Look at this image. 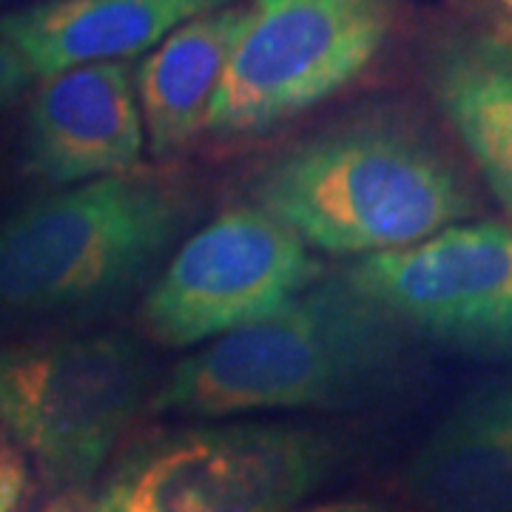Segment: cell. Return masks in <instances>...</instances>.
<instances>
[{"instance_id": "obj_1", "label": "cell", "mask_w": 512, "mask_h": 512, "mask_svg": "<svg viewBox=\"0 0 512 512\" xmlns=\"http://www.w3.org/2000/svg\"><path fill=\"white\" fill-rule=\"evenodd\" d=\"M254 197L305 245L362 259L413 248L473 214L450 160L396 123L336 128L291 148L259 174Z\"/></svg>"}, {"instance_id": "obj_2", "label": "cell", "mask_w": 512, "mask_h": 512, "mask_svg": "<svg viewBox=\"0 0 512 512\" xmlns=\"http://www.w3.org/2000/svg\"><path fill=\"white\" fill-rule=\"evenodd\" d=\"M396 350L399 325L348 279L313 282L288 308L185 356L148 407L220 419L350 402L382 379Z\"/></svg>"}, {"instance_id": "obj_3", "label": "cell", "mask_w": 512, "mask_h": 512, "mask_svg": "<svg viewBox=\"0 0 512 512\" xmlns=\"http://www.w3.org/2000/svg\"><path fill=\"white\" fill-rule=\"evenodd\" d=\"M183 183L128 171L80 183L0 225V311L52 313L128 291L180 237Z\"/></svg>"}, {"instance_id": "obj_4", "label": "cell", "mask_w": 512, "mask_h": 512, "mask_svg": "<svg viewBox=\"0 0 512 512\" xmlns=\"http://www.w3.org/2000/svg\"><path fill=\"white\" fill-rule=\"evenodd\" d=\"M333 447L288 424H214L134 447L60 512H288L322 484Z\"/></svg>"}, {"instance_id": "obj_5", "label": "cell", "mask_w": 512, "mask_h": 512, "mask_svg": "<svg viewBox=\"0 0 512 512\" xmlns=\"http://www.w3.org/2000/svg\"><path fill=\"white\" fill-rule=\"evenodd\" d=\"M148 362L126 336L0 348V433L49 487L80 493L146 407Z\"/></svg>"}, {"instance_id": "obj_6", "label": "cell", "mask_w": 512, "mask_h": 512, "mask_svg": "<svg viewBox=\"0 0 512 512\" xmlns=\"http://www.w3.org/2000/svg\"><path fill=\"white\" fill-rule=\"evenodd\" d=\"M390 0H251L205 131L234 140L288 123L376 60Z\"/></svg>"}, {"instance_id": "obj_7", "label": "cell", "mask_w": 512, "mask_h": 512, "mask_svg": "<svg viewBox=\"0 0 512 512\" xmlns=\"http://www.w3.org/2000/svg\"><path fill=\"white\" fill-rule=\"evenodd\" d=\"M319 282V262L285 222L242 205L185 239L148 293V333L168 348H202L288 308Z\"/></svg>"}, {"instance_id": "obj_8", "label": "cell", "mask_w": 512, "mask_h": 512, "mask_svg": "<svg viewBox=\"0 0 512 512\" xmlns=\"http://www.w3.org/2000/svg\"><path fill=\"white\" fill-rule=\"evenodd\" d=\"M350 285L399 328L512 356V222H458L413 248L359 259Z\"/></svg>"}, {"instance_id": "obj_9", "label": "cell", "mask_w": 512, "mask_h": 512, "mask_svg": "<svg viewBox=\"0 0 512 512\" xmlns=\"http://www.w3.org/2000/svg\"><path fill=\"white\" fill-rule=\"evenodd\" d=\"M146 148L143 114L126 63H92L37 80L26 163L52 185L134 171Z\"/></svg>"}, {"instance_id": "obj_10", "label": "cell", "mask_w": 512, "mask_h": 512, "mask_svg": "<svg viewBox=\"0 0 512 512\" xmlns=\"http://www.w3.org/2000/svg\"><path fill=\"white\" fill-rule=\"evenodd\" d=\"M231 0H43L0 18L35 80L92 63H123L163 43L174 29Z\"/></svg>"}, {"instance_id": "obj_11", "label": "cell", "mask_w": 512, "mask_h": 512, "mask_svg": "<svg viewBox=\"0 0 512 512\" xmlns=\"http://www.w3.org/2000/svg\"><path fill=\"white\" fill-rule=\"evenodd\" d=\"M424 512H512V379L461 396L407 467Z\"/></svg>"}, {"instance_id": "obj_12", "label": "cell", "mask_w": 512, "mask_h": 512, "mask_svg": "<svg viewBox=\"0 0 512 512\" xmlns=\"http://www.w3.org/2000/svg\"><path fill=\"white\" fill-rule=\"evenodd\" d=\"M245 6L188 20L157 43L134 77L146 146L165 157L205 131Z\"/></svg>"}, {"instance_id": "obj_13", "label": "cell", "mask_w": 512, "mask_h": 512, "mask_svg": "<svg viewBox=\"0 0 512 512\" xmlns=\"http://www.w3.org/2000/svg\"><path fill=\"white\" fill-rule=\"evenodd\" d=\"M430 86L444 120L512 222V40H447L433 57Z\"/></svg>"}, {"instance_id": "obj_14", "label": "cell", "mask_w": 512, "mask_h": 512, "mask_svg": "<svg viewBox=\"0 0 512 512\" xmlns=\"http://www.w3.org/2000/svg\"><path fill=\"white\" fill-rule=\"evenodd\" d=\"M32 80H35V74L29 72L23 57L9 43L0 40V106L12 103Z\"/></svg>"}, {"instance_id": "obj_15", "label": "cell", "mask_w": 512, "mask_h": 512, "mask_svg": "<svg viewBox=\"0 0 512 512\" xmlns=\"http://www.w3.org/2000/svg\"><path fill=\"white\" fill-rule=\"evenodd\" d=\"M26 493V473L18 461L0 456V512H18Z\"/></svg>"}, {"instance_id": "obj_16", "label": "cell", "mask_w": 512, "mask_h": 512, "mask_svg": "<svg viewBox=\"0 0 512 512\" xmlns=\"http://www.w3.org/2000/svg\"><path fill=\"white\" fill-rule=\"evenodd\" d=\"M288 512H390L382 504L373 501H330V504H316V507H293Z\"/></svg>"}, {"instance_id": "obj_17", "label": "cell", "mask_w": 512, "mask_h": 512, "mask_svg": "<svg viewBox=\"0 0 512 512\" xmlns=\"http://www.w3.org/2000/svg\"><path fill=\"white\" fill-rule=\"evenodd\" d=\"M493 3H495V9L504 15V20L512 26V0H493Z\"/></svg>"}]
</instances>
